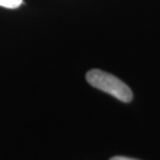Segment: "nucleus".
<instances>
[{"instance_id":"nucleus-1","label":"nucleus","mask_w":160,"mask_h":160,"mask_svg":"<svg viewBox=\"0 0 160 160\" xmlns=\"http://www.w3.org/2000/svg\"><path fill=\"white\" fill-rule=\"evenodd\" d=\"M86 81L94 88L111 95L125 103L132 100L133 94L130 88L116 76L101 70H91L86 73Z\"/></svg>"},{"instance_id":"nucleus-3","label":"nucleus","mask_w":160,"mask_h":160,"mask_svg":"<svg viewBox=\"0 0 160 160\" xmlns=\"http://www.w3.org/2000/svg\"><path fill=\"white\" fill-rule=\"evenodd\" d=\"M110 160H136V159L128 158V157H123V156H117V157H112Z\"/></svg>"},{"instance_id":"nucleus-2","label":"nucleus","mask_w":160,"mask_h":160,"mask_svg":"<svg viewBox=\"0 0 160 160\" xmlns=\"http://www.w3.org/2000/svg\"><path fill=\"white\" fill-rule=\"evenodd\" d=\"M23 0H0V6L6 8H19Z\"/></svg>"}]
</instances>
